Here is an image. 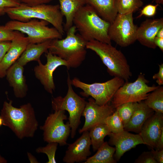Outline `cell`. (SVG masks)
Returning a JSON list of instances; mask_svg holds the SVG:
<instances>
[{
    "label": "cell",
    "instance_id": "cell-20",
    "mask_svg": "<svg viewBox=\"0 0 163 163\" xmlns=\"http://www.w3.org/2000/svg\"><path fill=\"white\" fill-rule=\"evenodd\" d=\"M134 110L133 114L124 129L128 132L140 133L141 128L146 120L155 113L143 101L134 103Z\"/></svg>",
    "mask_w": 163,
    "mask_h": 163
},
{
    "label": "cell",
    "instance_id": "cell-29",
    "mask_svg": "<svg viewBox=\"0 0 163 163\" xmlns=\"http://www.w3.org/2000/svg\"><path fill=\"white\" fill-rule=\"evenodd\" d=\"M124 126L129 122L134 110V103H123L116 108Z\"/></svg>",
    "mask_w": 163,
    "mask_h": 163
},
{
    "label": "cell",
    "instance_id": "cell-8",
    "mask_svg": "<svg viewBox=\"0 0 163 163\" xmlns=\"http://www.w3.org/2000/svg\"><path fill=\"white\" fill-rule=\"evenodd\" d=\"M121 78L114 77L102 83L87 84L81 81L77 78L71 80L72 85L82 89L80 94L83 96H91L96 103L104 105L110 103L118 89L125 83Z\"/></svg>",
    "mask_w": 163,
    "mask_h": 163
},
{
    "label": "cell",
    "instance_id": "cell-33",
    "mask_svg": "<svg viewBox=\"0 0 163 163\" xmlns=\"http://www.w3.org/2000/svg\"><path fill=\"white\" fill-rule=\"evenodd\" d=\"M134 162L136 163H158L151 151L143 152L135 160Z\"/></svg>",
    "mask_w": 163,
    "mask_h": 163
},
{
    "label": "cell",
    "instance_id": "cell-4",
    "mask_svg": "<svg viewBox=\"0 0 163 163\" xmlns=\"http://www.w3.org/2000/svg\"><path fill=\"white\" fill-rule=\"evenodd\" d=\"M5 12L12 20L27 22L32 18H37L46 21L62 35L64 34L63 16L59 5L43 4L29 6L21 3L18 7L6 8Z\"/></svg>",
    "mask_w": 163,
    "mask_h": 163
},
{
    "label": "cell",
    "instance_id": "cell-45",
    "mask_svg": "<svg viewBox=\"0 0 163 163\" xmlns=\"http://www.w3.org/2000/svg\"><path fill=\"white\" fill-rule=\"evenodd\" d=\"M3 124V119L1 117V116H0V127Z\"/></svg>",
    "mask_w": 163,
    "mask_h": 163
},
{
    "label": "cell",
    "instance_id": "cell-10",
    "mask_svg": "<svg viewBox=\"0 0 163 163\" xmlns=\"http://www.w3.org/2000/svg\"><path fill=\"white\" fill-rule=\"evenodd\" d=\"M67 119L64 110L56 111L50 114L40 127L43 131L44 140L48 143L56 142L61 146L66 145L71 132L69 121L66 124L64 122Z\"/></svg>",
    "mask_w": 163,
    "mask_h": 163
},
{
    "label": "cell",
    "instance_id": "cell-43",
    "mask_svg": "<svg viewBox=\"0 0 163 163\" xmlns=\"http://www.w3.org/2000/svg\"><path fill=\"white\" fill-rule=\"evenodd\" d=\"M7 161L0 155V163H6Z\"/></svg>",
    "mask_w": 163,
    "mask_h": 163
},
{
    "label": "cell",
    "instance_id": "cell-36",
    "mask_svg": "<svg viewBox=\"0 0 163 163\" xmlns=\"http://www.w3.org/2000/svg\"><path fill=\"white\" fill-rule=\"evenodd\" d=\"M159 70L158 72L152 76L154 80H156V82L159 85H163V64L158 65Z\"/></svg>",
    "mask_w": 163,
    "mask_h": 163
},
{
    "label": "cell",
    "instance_id": "cell-31",
    "mask_svg": "<svg viewBox=\"0 0 163 163\" xmlns=\"http://www.w3.org/2000/svg\"><path fill=\"white\" fill-rule=\"evenodd\" d=\"M17 31L13 30L5 26H0V43L11 41L15 37Z\"/></svg>",
    "mask_w": 163,
    "mask_h": 163
},
{
    "label": "cell",
    "instance_id": "cell-9",
    "mask_svg": "<svg viewBox=\"0 0 163 163\" xmlns=\"http://www.w3.org/2000/svg\"><path fill=\"white\" fill-rule=\"evenodd\" d=\"M149 82L142 73L139 75L134 82H129L126 81L115 93L111 101V105L116 108L125 103L144 101L149 92L160 86H149L148 84Z\"/></svg>",
    "mask_w": 163,
    "mask_h": 163
},
{
    "label": "cell",
    "instance_id": "cell-38",
    "mask_svg": "<svg viewBox=\"0 0 163 163\" xmlns=\"http://www.w3.org/2000/svg\"><path fill=\"white\" fill-rule=\"evenodd\" d=\"M154 157L158 163H163V149L154 150L153 148L151 150Z\"/></svg>",
    "mask_w": 163,
    "mask_h": 163
},
{
    "label": "cell",
    "instance_id": "cell-34",
    "mask_svg": "<svg viewBox=\"0 0 163 163\" xmlns=\"http://www.w3.org/2000/svg\"><path fill=\"white\" fill-rule=\"evenodd\" d=\"M159 4L155 5L148 4L145 6L141 10L137 18L141 17L143 15L151 17L154 16L156 14L157 9Z\"/></svg>",
    "mask_w": 163,
    "mask_h": 163
},
{
    "label": "cell",
    "instance_id": "cell-22",
    "mask_svg": "<svg viewBox=\"0 0 163 163\" xmlns=\"http://www.w3.org/2000/svg\"><path fill=\"white\" fill-rule=\"evenodd\" d=\"M87 4L92 7L101 18L110 24L118 14L115 0H85Z\"/></svg>",
    "mask_w": 163,
    "mask_h": 163
},
{
    "label": "cell",
    "instance_id": "cell-3",
    "mask_svg": "<svg viewBox=\"0 0 163 163\" xmlns=\"http://www.w3.org/2000/svg\"><path fill=\"white\" fill-rule=\"evenodd\" d=\"M77 30L73 25L67 31L64 39L52 40L48 50L65 60L69 69L80 66L85 60L86 53V45L88 42L79 34H76Z\"/></svg>",
    "mask_w": 163,
    "mask_h": 163
},
{
    "label": "cell",
    "instance_id": "cell-7",
    "mask_svg": "<svg viewBox=\"0 0 163 163\" xmlns=\"http://www.w3.org/2000/svg\"><path fill=\"white\" fill-rule=\"evenodd\" d=\"M49 23L46 21L36 19L27 22L12 20L5 26L13 30L26 34L29 43H39L49 40L62 39L63 35L55 28L48 27Z\"/></svg>",
    "mask_w": 163,
    "mask_h": 163
},
{
    "label": "cell",
    "instance_id": "cell-23",
    "mask_svg": "<svg viewBox=\"0 0 163 163\" xmlns=\"http://www.w3.org/2000/svg\"><path fill=\"white\" fill-rule=\"evenodd\" d=\"M59 8L66 18L64 30L67 31L73 25L74 18L78 11L87 4L85 0H58Z\"/></svg>",
    "mask_w": 163,
    "mask_h": 163
},
{
    "label": "cell",
    "instance_id": "cell-16",
    "mask_svg": "<svg viewBox=\"0 0 163 163\" xmlns=\"http://www.w3.org/2000/svg\"><path fill=\"white\" fill-rule=\"evenodd\" d=\"M163 133V113L155 112L145 122L139 134L145 144L153 149Z\"/></svg>",
    "mask_w": 163,
    "mask_h": 163
},
{
    "label": "cell",
    "instance_id": "cell-21",
    "mask_svg": "<svg viewBox=\"0 0 163 163\" xmlns=\"http://www.w3.org/2000/svg\"><path fill=\"white\" fill-rule=\"evenodd\" d=\"M52 40L39 43H29L16 62L24 66L29 62L40 60L41 55L48 50Z\"/></svg>",
    "mask_w": 163,
    "mask_h": 163
},
{
    "label": "cell",
    "instance_id": "cell-39",
    "mask_svg": "<svg viewBox=\"0 0 163 163\" xmlns=\"http://www.w3.org/2000/svg\"><path fill=\"white\" fill-rule=\"evenodd\" d=\"M154 43L156 47H158L163 52V38H159L156 37L154 40Z\"/></svg>",
    "mask_w": 163,
    "mask_h": 163
},
{
    "label": "cell",
    "instance_id": "cell-25",
    "mask_svg": "<svg viewBox=\"0 0 163 163\" xmlns=\"http://www.w3.org/2000/svg\"><path fill=\"white\" fill-rule=\"evenodd\" d=\"M89 131L91 145L94 152L97 151L104 142L105 137L111 133L109 128L105 123L95 125Z\"/></svg>",
    "mask_w": 163,
    "mask_h": 163
},
{
    "label": "cell",
    "instance_id": "cell-6",
    "mask_svg": "<svg viewBox=\"0 0 163 163\" xmlns=\"http://www.w3.org/2000/svg\"><path fill=\"white\" fill-rule=\"evenodd\" d=\"M67 83L68 90L66 94L63 97L59 96L54 97L52 101V106L55 111L63 110L68 112L69 122L71 129V137L73 138L81 123V117L87 101L74 91L69 75Z\"/></svg>",
    "mask_w": 163,
    "mask_h": 163
},
{
    "label": "cell",
    "instance_id": "cell-2",
    "mask_svg": "<svg viewBox=\"0 0 163 163\" xmlns=\"http://www.w3.org/2000/svg\"><path fill=\"white\" fill-rule=\"evenodd\" d=\"M110 23L97 14L91 6L86 4L76 14L73 24L79 34L87 41L95 40L111 44L108 35Z\"/></svg>",
    "mask_w": 163,
    "mask_h": 163
},
{
    "label": "cell",
    "instance_id": "cell-27",
    "mask_svg": "<svg viewBox=\"0 0 163 163\" xmlns=\"http://www.w3.org/2000/svg\"><path fill=\"white\" fill-rule=\"evenodd\" d=\"M143 5L142 0H115V6L120 14L133 12Z\"/></svg>",
    "mask_w": 163,
    "mask_h": 163
},
{
    "label": "cell",
    "instance_id": "cell-15",
    "mask_svg": "<svg viewBox=\"0 0 163 163\" xmlns=\"http://www.w3.org/2000/svg\"><path fill=\"white\" fill-rule=\"evenodd\" d=\"M29 43L27 37L18 31L0 63V78L5 77L8 69L19 59Z\"/></svg>",
    "mask_w": 163,
    "mask_h": 163
},
{
    "label": "cell",
    "instance_id": "cell-44",
    "mask_svg": "<svg viewBox=\"0 0 163 163\" xmlns=\"http://www.w3.org/2000/svg\"><path fill=\"white\" fill-rule=\"evenodd\" d=\"M157 4H163V0H155Z\"/></svg>",
    "mask_w": 163,
    "mask_h": 163
},
{
    "label": "cell",
    "instance_id": "cell-1",
    "mask_svg": "<svg viewBox=\"0 0 163 163\" xmlns=\"http://www.w3.org/2000/svg\"><path fill=\"white\" fill-rule=\"evenodd\" d=\"M4 126L9 128L18 138L32 137L38 129V123L34 109L28 103L19 108L14 107L12 101H5L1 112Z\"/></svg>",
    "mask_w": 163,
    "mask_h": 163
},
{
    "label": "cell",
    "instance_id": "cell-13",
    "mask_svg": "<svg viewBox=\"0 0 163 163\" xmlns=\"http://www.w3.org/2000/svg\"><path fill=\"white\" fill-rule=\"evenodd\" d=\"M115 109L110 103L100 105L96 103L92 98L86 102L82 116L85 118L82 127L79 130V133L89 131L93 126L98 124L105 123L106 118L114 112Z\"/></svg>",
    "mask_w": 163,
    "mask_h": 163
},
{
    "label": "cell",
    "instance_id": "cell-37",
    "mask_svg": "<svg viewBox=\"0 0 163 163\" xmlns=\"http://www.w3.org/2000/svg\"><path fill=\"white\" fill-rule=\"evenodd\" d=\"M11 41H5L0 43V63L9 49Z\"/></svg>",
    "mask_w": 163,
    "mask_h": 163
},
{
    "label": "cell",
    "instance_id": "cell-40",
    "mask_svg": "<svg viewBox=\"0 0 163 163\" xmlns=\"http://www.w3.org/2000/svg\"><path fill=\"white\" fill-rule=\"evenodd\" d=\"M155 148L158 150L163 149V133L161 134L157 142Z\"/></svg>",
    "mask_w": 163,
    "mask_h": 163
},
{
    "label": "cell",
    "instance_id": "cell-5",
    "mask_svg": "<svg viewBox=\"0 0 163 163\" xmlns=\"http://www.w3.org/2000/svg\"><path fill=\"white\" fill-rule=\"evenodd\" d=\"M86 48L94 51L107 68L109 74L128 81L132 76L130 66L123 53L111 44L95 40L87 42Z\"/></svg>",
    "mask_w": 163,
    "mask_h": 163
},
{
    "label": "cell",
    "instance_id": "cell-19",
    "mask_svg": "<svg viewBox=\"0 0 163 163\" xmlns=\"http://www.w3.org/2000/svg\"><path fill=\"white\" fill-rule=\"evenodd\" d=\"M24 72V66L16 61L8 69L6 73L5 77L10 86L13 88L14 94L17 98L24 97L28 91Z\"/></svg>",
    "mask_w": 163,
    "mask_h": 163
},
{
    "label": "cell",
    "instance_id": "cell-28",
    "mask_svg": "<svg viewBox=\"0 0 163 163\" xmlns=\"http://www.w3.org/2000/svg\"><path fill=\"white\" fill-rule=\"evenodd\" d=\"M105 123L113 133H118L124 130L122 120L116 110L106 118Z\"/></svg>",
    "mask_w": 163,
    "mask_h": 163
},
{
    "label": "cell",
    "instance_id": "cell-18",
    "mask_svg": "<svg viewBox=\"0 0 163 163\" xmlns=\"http://www.w3.org/2000/svg\"><path fill=\"white\" fill-rule=\"evenodd\" d=\"M163 27V18L147 19L138 27L136 40L142 45L155 49L157 47L154 43L159 30Z\"/></svg>",
    "mask_w": 163,
    "mask_h": 163
},
{
    "label": "cell",
    "instance_id": "cell-12",
    "mask_svg": "<svg viewBox=\"0 0 163 163\" xmlns=\"http://www.w3.org/2000/svg\"><path fill=\"white\" fill-rule=\"evenodd\" d=\"M46 54V62L43 64L40 60L38 65L34 68L35 77L43 86L44 89L49 93L52 94L55 89L53 74L54 72L59 67L64 66L69 69L67 62L61 58L47 51Z\"/></svg>",
    "mask_w": 163,
    "mask_h": 163
},
{
    "label": "cell",
    "instance_id": "cell-41",
    "mask_svg": "<svg viewBox=\"0 0 163 163\" xmlns=\"http://www.w3.org/2000/svg\"><path fill=\"white\" fill-rule=\"evenodd\" d=\"M27 156L29 160L31 163H38L36 158L31 153L28 152Z\"/></svg>",
    "mask_w": 163,
    "mask_h": 163
},
{
    "label": "cell",
    "instance_id": "cell-26",
    "mask_svg": "<svg viewBox=\"0 0 163 163\" xmlns=\"http://www.w3.org/2000/svg\"><path fill=\"white\" fill-rule=\"evenodd\" d=\"M143 101L155 112L163 113V87L159 86L152 91Z\"/></svg>",
    "mask_w": 163,
    "mask_h": 163
},
{
    "label": "cell",
    "instance_id": "cell-32",
    "mask_svg": "<svg viewBox=\"0 0 163 163\" xmlns=\"http://www.w3.org/2000/svg\"><path fill=\"white\" fill-rule=\"evenodd\" d=\"M21 4L18 0H0V16L5 14L6 8L18 7Z\"/></svg>",
    "mask_w": 163,
    "mask_h": 163
},
{
    "label": "cell",
    "instance_id": "cell-14",
    "mask_svg": "<svg viewBox=\"0 0 163 163\" xmlns=\"http://www.w3.org/2000/svg\"><path fill=\"white\" fill-rule=\"evenodd\" d=\"M91 145L89 131H85L75 142L69 145L63 158V161L74 163L85 161L91 154Z\"/></svg>",
    "mask_w": 163,
    "mask_h": 163
},
{
    "label": "cell",
    "instance_id": "cell-35",
    "mask_svg": "<svg viewBox=\"0 0 163 163\" xmlns=\"http://www.w3.org/2000/svg\"><path fill=\"white\" fill-rule=\"evenodd\" d=\"M22 3L29 6H34L43 4H46L53 0H18Z\"/></svg>",
    "mask_w": 163,
    "mask_h": 163
},
{
    "label": "cell",
    "instance_id": "cell-11",
    "mask_svg": "<svg viewBox=\"0 0 163 163\" xmlns=\"http://www.w3.org/2000/svg\"><path fill=\"white\" fill-rule=\"evenodd\" d=\"M133 13H118L109 27L110 39L120 46L127 47L136 40L138 27L134 23Z\"/></svg>",
    "mask_w": 163,
    "mask_h": 163
},
{
    "label": "cell",
    "instance_id": "cell-17",
    "mask_svg": "<svg viewBox=\"0 0 163 163\" xmlns=\"http://www.w3.org/2000/svg\"><path fill=\"white\" fill-rule=\"evenodd\" d=\"M109 136V143L115 146L114 156L117 161L126 152L136 145H145L139 134H133L125 130L117 133H111Z\"/></svg>",
    "mask_w": 163,
    "mask_h": 163
},
{
    "label": "cell",
    "instance_id": "cell-42",
    "mask_svg": "<svg viewBox=\"0 0 163 163\" xmlns=\"http://www.w3.org/2000/svg\"><path fill=\"white\" fill-rule=\"evenodd\" d=\"M156 37L159 38H163V27L161 28L159 30Z\"/></svg>",
    "mask_w": 163,
    "mask_h": 163
},
{
    "label": "cell",
    "instance_id": "cell-24",
    "mask_svg": "<svg viewBox=\"0 0 163 163\" xmlns=\"http://www.w3.org/2000/svg\"><path fill=\"white\" fill-rule=\"evenodd\" d=\"M93 156L88 158L85 163H116L113 158L115 148L109 145L107 142H104Z\"/></svg>",
    "mask_w": 163,
    "mask_h": 163
},
{
    "label": "cell",
    "instance_id": "cell-30",
    "mask_svg": "<svg viewBox=\"0 0 163 163\" xmlns=\"http://www.w3.org/2000/svg\"><path fill=\"white\" fill-rule=\"evenodd\" d=\"M58 144L55 142L48 143L45 146L39 147L37 149V153L45 154L47 156L48 160L47 163H56L55 154Z\"/></svg>",
    "mask_w": 163,
    "mask_h": 163
}]
</instances>
